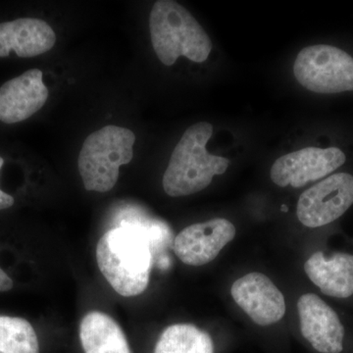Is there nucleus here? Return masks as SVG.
<instances>
[{
	"instance_id": "1",
	"label": "nucleus",
	"mask_w": 353,
	"mask_h": 353,
	"mask_svg": "<svg viewBox=\"0 0 353 353\" xmlns=\"http://www.w3.org/2000/svg\"><path fill=\"white\" fill-rule=\"evenodd\" d=\"M148 226L123 221L101 236L97 261L102 275L120 296L143 294L150 284L152 239Z\"/></svg>"
},
{
	"instance_id": "2",
	"label": "nucleus",
	"mask_w": 353,
	"mask_h": 353,
	"mask_svg": "<svg viewBox=\"0 0 353 353\" xmlns=\"http://www.w3.org/2000/svg\"><path fill=\"white\" fill-rule=\"evenodd\" d=\"M212 134V125L208 122L196 123L183 132L163 175V189L169 196L201 192L212 183L214 176L227 171L230 160L206 150Z\"/></svg>"
},
{
	"instance_id": "3",
	"label": "nucleus",
	"mask_w": 353,
	"mask_h": 353,
	"mask_svg": "<svg viewBox=\"0 0 353 353\" xmlns=\"http://www.w3.org/2000/svg\"><path fill=\"white\" fill-rule=\"evenodd\" d=\"M150 39L158 59L166 66L176 63L179 57L190 61H206L212 43L196 18L173 0H159L150 15Z\"/></svg>"
},
{
	"instance_id": "4",
	"label": "nucleus",
	"mask_w": 353,
	"mask_h": 353,
	"mask_svg": "<svg viewBox=\"0 0 353 353\" xmlns=\"http://www.w3.org/2000/svg\"><path fill=\"white\" fill-rule=\"evenodd\" d=\"M136 136L127 128L109 125L90 134L79 153L78 169L83 187L90 192H108L119 178L120 167L134 157Z\"/></svg>"
},
{
	"instance_id": "5",
	"label": "nucleus",
	"mask_w": 353,
	"mask_h": 353,
	"mask_svg": "<svg viewBox=\"0 0 353 353\" xmlns=\"http://www.w3.org/2000/svg\"><path fill=\"white\" fill-rule=\"evenodd\" d=\"M294 74L303 88L317 94L353 90V57L329 44L301 50L294 61Z\"/></svg>"
},
{
	"instance_id": "6",
	"label": "nucleus",
	"mask_w": 353,
	"mask_h": 353,
	"mask_svg": "<svg viewBox=\"0 0 353 353\" xmlns=\"http://www.w3.org/2000/svg\"><path fill=\"white\" fill-rule=\"evenodd\" d=\"M353 204V176L338 173L306 190L297 201L296 215L301 224L319 228L331 224Z\"/></svg>"
},
{
	"instance_id": "7",
	"label": "nucleus",
	"mask_w": 353,
	"mask_h": 353,
	"mask_svg": "<svg viewBox=\"0 0 353 353\" xmlns=\"http://www.w3.org/2000/svg\"><path fill=\"white\" fill-rule=\"evenodd\" d=\"M345 160L347 157L340 148L309 146L276 160L272 165L271 180L281 188L304 187L333 173Z\"/></svg>"
},
{
	"instance_id": "8",
	"label": "nucleus",
	"mask_w": 353,
	"mask_h": 353,
	"mask_svg": "<svg viewBox=\"0 0 353 353\" xmlns=\"http://www.w3.org/2000/svg\"><path fill=\"white\" fill-rule=\"evenodd\" d=\"M234 236L233 223L215 218L185 228L174 241V252L183 263L202 266L213 261Z\"/></svg>"
},
{
	"instance_id": "9",
	"label": "nucleus",
	"mask_w": 353,
	"mask_h": 353,
	"mask_svg": "<svg viewBox=\"0 0 353 353\" xmlns=\"http://www.w3.org/2000/svg\"><path fill=\"white\" fill-rule=\"evenodd\" d=\"M231 294L255 324L269 326L284 318L285 297L264 274H246L232 285Z\"/></svg>"
},
{
	"instance_id": "10",
	"label": "nucleus",
	"mask_w": 353,
	"mask_h": 353,
	"mask_svg": "<svg viewBox=\"0 0 353 353\" xmlns=\"http://www.w3.org/2000/svg\"><path fill=\"white\" fill-rule=\"evenodd\" d=\"M301 331L306 341L320 353H341L345 327L331 306L314 294L301 296L297 303Z\"/></svg>"
},
{
	"instance_id": "11",
	"label": "nucleus",
	"mask_w": 353,
	"mask_h": 353,
	"mask_svg": "<svg viewBox=\"0 0 353 353\" xmlns=\"http://www.w3.org/2000/svg\"><path fill=\"white\" fill-rule=\"evenodd\" d=\"M43 72L30 69L0 87V121L16 124L29 119L43 108L48 99Z\"/></svg>"
},
{
	"instance_id": "12",
	"label": "nucleus",
	"mask_w": 353,
	"mask_h": 353,
	"mask_svg": "<svg viewBox=\"0 0 353 353\" xmlns=\"http://www.w3.org/2000/svg\"><path fill=\"white\" fill-rule=\"evenodd\" d=\"M57 43V34L46 21L19 18L0 23V58L11 52L32 58L48 52Z\"/></svg>"
},
{
	"instance_id": "13",
	"label": "nucleus",
	"mask_w": 353,
	"mask_h": 353,
	"mask_svg": "<svg viewBox=\"0 0 353 353\" xmlns=\"http://www.w3.org/2000/svg\"><path fill=\"white\" fill-rule=\"evenodd\" d=\"M306 275L323 294L336 299L353 294V255L336 252L327 259L322 252H315L304 264Z\"/></svg>"
},
{
	"instance_id": "14",
	"label": "nucleus",
	"mask_w": 353,
	"mask_h": 353,
	"mask_svg": "<svg viewBox=\"0 0 353 353\" xmlns=\"http://www.w3.org/2000/svg\"><path fill=\"white\" fill-rule=\"evenodd\" d=\"M80 340L85 353H132L124 332L105 313H88L80 326Z\"/></svg>"
},
{
	"instance_id": "15",
	"label": "nucleus",
	"mask_w": 353,
	"mask_h": 353,
	"mask_svg": "<svg viewBox=\"0 0 353 353\" xmlns=\"http://www.w3.org/2000/svg\"><path fill=\"white\" fill-rule=\"evenodd\" d=\"M154 353H214V343L206 332L194 325L175 324L165 330Z\"/></svg>"
},
{
	"instance_id": "16",
	"label": "nucleus",
	"mask_w": 353,
	"mask_h": 353,
	"mask_svg": "<svg viewBox=\"0 0 353 353\" xmlns=\"http://www.w3.org/2000/svg\"><path fill=\"white\" fill-rule=\"evenodd\" d=\"M0 353H39L38 336L27 320L0 316Z\"/></svg>"
},
{
	"instance_id": "17",
	"label": "nucleus",
	"mask_w": 353,
	"mask_h": 353,
	"mask_svg": "<svg viewBox=\"0 0 353 353\" xmlns=\"http://www.w3.org/2000/svg\"><path fill=\"white\" fill-rule=\"evenodd\" d=\"M4 164V159L0 157V170H1L2 166ZM14 199L10 194H6L3 190H0V210L7 209L13 206Z\"/></svg>"
},
{
	"instance_id": "18",
	"label": "nucleus",
	"mask_w": 353,
	"mask_h": 353,
	"mask_svg": "<svg viewBox=\"0 0 353 353\" xmlns=\"http://www.w3.org/2000/svg\"><path fill=\"white\" fill-rule=\"evenodd\" d=\"M13 288L12 279L0 268V292H8Z\"/></svg>"
}]
</instances>
